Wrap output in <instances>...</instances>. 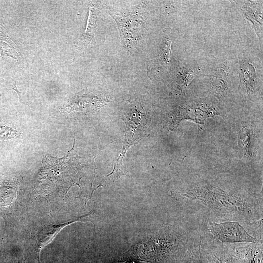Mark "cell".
<instances>
[{"mask_svg": "<svg viewBox=\"0 0 263 263\" xmlns=\"http://www.w3.org/2000/svg\"><path fill=\"white\" fill-rule=\"evenodd\" d=\"M234 249L226 246L216 239L201 244V251L204 263H234Z\"/></svg>", "mask_w": 263, "mask_h": 263, "instance_id": "cell-3", "label": "cell"}, {"mask_svg": "<svg viewBox=\"0 0 263 263\" xmlns=\"http://www.w3.org/2000/svg\"><path fill=\"white\" fill-rule=\"evenodd\" d=\"M10 90H14L15 91L18 95V96H19V100H20V97H21V92L19 91L17 86H16V81H15V83H14V87L13 88H11L10 89Z\"/></svg>", "mask_w": 263, "mask_h": 263, "instance_id": "cell-11", "label": "cell"}, {"mask_svg": "<svg viewBox=\"0 0 263 263\" xmlns=\"http://www.w3.org/2000/svg\"><path fill=\"white\" fill-rule=\"evenodd\" d=\"M95 23L96 18L94 9L90 8L86 30L80 38L78 42L86 45L96 44L94 36Z\"/></svg>", "mask_w": 263, "mask_h": 263, "instance_id": "cell-7", "label": "cell"}, {"mask_svg": "<svg viewBox=\"0 0 263 263\" xmlns=\"http://www.w3.org/2000/svg\"><path fill=\"white\" fill-rule=\"evenodd\" d=\"M22 133L8 127H0V140H5L19 137Z\"/></svg>", "mask_w": 263, "mask_h": 263, "instance_id": "cell-10", "label": "cell"}, {"mask_svg": "<svg viewBox=\"0 0 263 263\" xmlns=\"http://www.w3.org/2000/svg\"><path fill=\"white\" fill-rule=\"evenodd\" d=\"M208 230L215 239L222 243L257 241L238 222H211L209 224Z\"/></svg>", "mask_w": 263, "mask_h": 263, "instance_id": "cell-2", "label": "cell"}, {"mask_svg": "<svg viewBox=\"0 0 263 263\" xmlns=\"http://www.w3.org/2000/svg\"><path fill=\"white\" fill-rule=\"evenodd\" d=\"M183 196L206 206L224 219L254 220L262 210V201L256 198L225 191L207 182L196 184Z\"/></svg>", "mask_w": 263, "mask_h": 263, "instance_id": "cell-1", "label": "cell"}, {"mask_svg": "<svg viewBox=\"0 0 263 263\" xmlns=\"http://www.w3.org/2000/svg\"><path fill=\"white\" fill-rule=\"evenodd\" d=\"M92 212V211H91L89 213L82 216L76 217L75 219L70 220L64 223L57 225H54L51 224L46 225V226L39 232L37 237V243L35 246V251L38 261L39 262V255L42 249L51 243L54 238L63 228L71 223L78 221H90L93 222L91 220L87 219L85 218Z\"/></svg>", "mask_w": 263, "mask_h": 263, "instance_id": "cell-4", "label": "cell"}, {"mask_svg": "<svg viewBox=\"0 0 263 263\" xmlns=\"http://www.w3.org/2000/svg\"><path fill=\"white\" fill-rule=\"evenodd\" d=\"M238 142L245 156L251 158L252 156L251 131L248 128L245 127L241 129L238 137Z\"/></svg>", "mask_w": 263, "mask_h": 263, "instance_id": "cell-9", "label": "cell"}, {"mask_svg": "<svg viewBox=\"0 0 263 263\" xmlns=\"http://www.w3.org/2000/svg\"><path fill=\"white\" fill-rule=\"evenodd\" d=\"M126 263H137L135 262L132 261V262H127Z\"/></svg>", "mask_w": 263, "mask_h": 263, "instance_id": "cell-12", "label": "cell"}, {"mask_svg": "<svg viewBox=\"0 0 263 263\" xmlns=\"http://www.w3.org/2000/svg\"><path fill=\"white\" fill-rule=\"evenodd\" d=\"M23 263H25V262L24 261Z\"/></svg>", "mask_w": 263, "mask_h": 263, "instance_id": "cell-13", "label": "cell"}, {"mask_svg": "<svg viewBox=\"0 0 263 263\" xmlns=\"http://www.w3.org/2000/svg\"><path fill=\"white\" fill-rule=\"evenodd\" d=\"M132 145V144L129 143L126 140L125 141L122 150L116 160L113 170L109 175L106 176V177L107 178L115 181L119 178L121 176L125 174V173L122 169V162L124 159L127 150Z\"/></svg>", "mask_w": 263, "mask_h": 263, "instance_id": "cell-8", "label": "cell"}, {"mask_svg": "<svg viewBox=\"0 0 263 263\" xmlns=\"http://www.w3.org/2000/svg\"><path fill=\"white\" fill-rule=\"evenodd\" d=\"M234 263H263V242L250 243L234 248Z\"/></svg>", "mask_w": 263, "mask_h": 263, "instance_id": "cell-5", "label": "cell"}, {"mask_svg": "<svg viewBox=\"0 0 263 263\" xmlns=\"http://www.w3.org/2000/svg\"><path fill=\"white\" fill-rule=\"evenodd\" d=\"M177 263H204L201 251V241H190L184 257Z\"/></svg>", "mask_w": 263, "mask_h": 263, "instance_id": "cell-6", "label": "cell"}]
</instances>
